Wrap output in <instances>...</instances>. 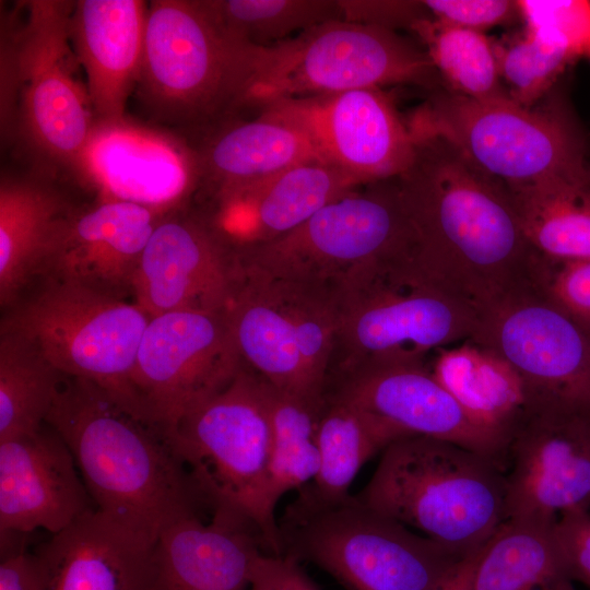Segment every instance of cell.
Listing matches in <instances>:
<instances>
[{
  "mask_svg": "<svg viewBox=\"0 0 590 590\" xmlns=\"http://www.w3.org/2000/svg\"><path fill=\"white\" fill-rule=\"evenodd\" d=\"M411 133L414 156L396 180L414 233V269L479 315L540 283L545 259L527 240L506 187L447 140Z\"/></svg>",
  "mask_w": 590,
  "mask_h": 590,
  "instance_id": "obj_1",
  "label": "cell"
},
{
  "mask_svg": "<svg viewBox=\"0 0 590 590\" xmlns=\"http://www.w3.org/2000/svg\"><path fill=\"white\" fill-rule=\"evenodd\" d=\"M46 424L71 450L95 510L148 543L177 519L211 506L170 432L92 381L64 376Z\"/></svg>",
  "mask_w": 590,
  "mask_h": 590,
  "instance_id": "obj_2",
  "label": "cell"
},
{
  "mask_svg": "<svg viewBox=\"0 0 590 590\" xmlns=\"http://www.w3.org/2000/svg\"><path fill=\"white\" fill-rule=\"evenodd\" d=\"M261 48L231 35L208 0L151 1L134 92L154 119L205 132L247 106Z\"/></svg>",
  "mask_w": 590,
  "mask_h": 590,
  "instance_id": "obj_3",
  "label": "cell"
},
{
  "mask_svg": "<svg viewBox=\"0 0 590 590\" xmlns=\"http://www.w3.org/2000/svg\"><path fill=\"white\" fill-rule=\"evenodd\" d=\"M355 497L460 557L479 548L507 519L505 467L425 436L389 445Z\"/></svg>",
  "mask_w": 590,
  "mask_h": 590,
  "instance_id": "obj_4",
  "label": "cell"
},
{
  "mask_svg": "<svg viewBox=\"0 0 590 590\" xmlns=\"http://www.w3.org/2000/svg\"><path fill=\"white\" fill-rule=\"evenodd\" d=\"M281 555L306 560L345 590H432L462 557L361 503L305 488L278 519Z\"/></svg>",
  "mask_w": 590,
  "mask_h": 590,
  "instance_id": "obj_5",
  "label": "cell"
},
{
  "mask_svg": "<svg viewBox=\"0 0 590 590\" xmlns=\"http://www.w3.org/2000/svg\"><path fill=\"white\" fill-rule=\"evenodd\" d=\"M440 137L506 188L563 179L590 180L585 133L559 98L524 107L511 98L477 101L435 90L406 120Z\"/></svg>",
  "mask_w": 590,
  "mask_h": 590,
  "instance_id": "obj_6",
  "label": "cell"
},
{
  "mask_svg": "<svg viewBox=\"0 0 590 590\" xmlns=\"http://www.w3.org/2000/svg\"><path fill=\"white\" fill-rule=\"evenodd\" d=\"M237 247L244 272L339 290L364 272L412 262L414 233L393 178L350 191L285 235Z\"/></svg>",
  "mask_w": 590,
  "mask_h": 590,
  "instance_id": "obj_7",
  "label": "cell"
},
{
  "mask_svg": "<svg viewBox=\"0 0 590 590\" xmlns=\"http://www.w3.org/2000/svg\"><path fill=\"white\" fill-rule=\"evenodd\" d=\"M169 432L205 500L248 518L267 552L281 555L269 495L271 425L262 379L243 365L227 386L193 406Z\"/></svg>",
  "mask_w": 590,
  "mask_h": 590,
  "instance_id": "obj_8",
  "label": "cell"
},
{
  "mask_svg": "<svg viewBox=\"0 0 590 590\" xmlns=\"http://www.w3.org/2000/svg\"><path fill=\"white\" fill-rule=\"evenodd\" d=\"M341 371L363 365H423L429 352L470 340L479 312L402 262L352 278L339 288Z\"/></svg>",
  "mask_w": 590,
  "mask_h": 590,
  "instance_id": "obj_9",
  "label": "cell"
},
{
  "mask_svg": "<svg viewBox=\"0 0 590 590\" xmlns=\"http://www.w3.org/2000/svg\"><path fill=\"white\" fill-rule=\"evenodd\" d=\"M11 307L1 331L25 339L63 376L94 382L137 413L131 375L151 319L138 304L43 280L37 293Z\"/></svg>",
  "mask_w": 590,
  "mask_h": 590,
  "instance_id": "obj_10",
  "label": "cell"
},
{
  "mask_svg": "<svg viewBox=\"0 0 590 590\" xmlns=\"http://www.w3.org/2000/svg\"><path fill=\"white\" fill-rule=\"evenodd\" d=\"M427 52L396 31L333 20L262 47L247 106L399 84L435 87Z\"/></svg>",
  "mask_w": 590,
  "mask_h": 590,
  "instance_id": "obj_11",
  "label": "cell"
},
{
  "mask_svg": "<svg viewBox=\"0 0 590 590\" xmlns=\"http://www.w3.org/2000/svg\"><path fill=\"white\" fill-rule=\"evenodd\" d=\"M75 1L22 2V24L2 27L1 56L17 92V129L37 154L70 167L83 149L95 115L70 38Z\"/></svg>",
  "mask_w": 590,
  "mask_h": 590,
  "instance_id": "obj_12",
  "label": "cell"
},
{
  "mask_svg": "<svg viewBox=\"0 0 590 590\" xmlns=\"http://www.w3.org/2000/svg\"><path fill=\"white\" fill-rule=\"evenodd\" d=\"M469 341L517 371L535 410L590 418V334L548 297L542 283L512 292L481 312Z\"/></svg>",
  "mask_w": 590,
  "mask_h": 590,
  "instance_id": "obj_13",
  "label": "cell"
},
{
  "mask_svg": "<svg viewBox=\"0 0 590 590\" xmlns=\"http://www.w3.org/2000/svg\"><path fill=\"white\" fill-rule=\"evenodd\" d=\"M243 276L227 309L243 364L286 393L324 402L333 335L320 304L292 281Z\"/></svg>",
  "mask_w": 590,
  "mask_h": 590,
  "instance_id": "obj_14",
  "label": "cell"
},
{
  "mask_svg": "<svg viewBox=\"0 0 590 590\" xmlns=\"http://www.w3.org/2000/svg\"><path fill=\"white\" fill-rule=\"evenodd\" d=\"M243 365L227 310L151 317L131 375L135 412L172 430L188 411L227 386Z\"/></svg>",
  "mask_w": 590,
  "mask_h": 590,
  "instance_id": "obj_15",
  "label": "cell"
},
{
  "mask_svg": "<svg viewBox=\"0 0 590 590\" xmlns=\"http://www.w3.org/2000/svg\"><path fill=\"white\" fill-rule=\"evenodd\" d=\"M70 168L98 201L130 202L164 214L188 206L201 181L193 144L126 115L95 117Z\"/></svg>",
  "mask_w": 590,
  "mask_h": 590,
  "instance_id": "obj_16",
  "label": "cell"
},
{
  "mask_svg": "<svg viewBox=\"0 0 590 590\" xmlns=\"http://www.w3.org/2000/svg\"><path fill=\"white\" fill-rule=\"evenodd\" d=\"M243 278L237 245L211 214L186 206L156 225L131 296L150 317L177 310L226 311Z\"/></svg>",
  "mask_w": 590,
  "mask_h": 590,
  "instance_id": "obj_17",
  "label": "cell"
},
{
  "mask_svg": "<svg viewBox=\"0 0 590 590\" xmlns=\"http://www.w3.org/2000/svg\"><path fill=\"white\" fill-rule=\"evenodd\" d=\"M260 109L303 130L327 162L362 186L397 178L414 156L408 122L381 88L280 101Z\"/></svg>",
  "mask_w": 590,
  "mask_h": 590,
  "instance_id": "obj_18",
  "label": "cell"
},
{
  "mask_svg": "<svg viewBox=\"0 0 590 590\" xmlns=\"http://www.w3.org/2000/svg\"><path fill=\"white\" fill-rule=\"evenodd\" d=\"M507 469V519L590 509V418L535 410L509 444Z\"/></svg>",
  "mask_w": 590,
  "mask_h": 590,
  "instance_id": "obj_19",
  "label": "cell"
},
{
  "mask_svg": "<svg viewBox=\"0 0 590 590\" xmlns=\"http://www.w3.org/2000/svg\"><path fill=\"white\" fill-rule=\"evenodd\" d=\"M165 215L123 201L72 205L52 232L37 279L126 299L143 250Z\"/></svg>",
  "mask_w": 590,
  "mask_h": 590,
  "instance_id": "obj_20",
  "label": "cell"
},
{
  "mask_svg": "<svg viewBox=\"0 0 590 590\" xmlns=\"http://www.w3.org/2000/svg\"><path fill=\"white\" fill-rule=\"evenodd\" d=\"M324 397L345 401L408 436L449 441L507 470L508 444L475 425L423 365H363L340 371Z\"/></svg>",
  "mask_w": 590,
  "mask_h": 590,
  "instance_id": "obj_21",
  "label": "cell"
},
{
  "mask_svg": "<svg viewBox=\"0 0 590 590\" xmlns=\"http://www.w3.org/2000/svg\"><path fill=\"white\" fill-rule=\"evenodd\" d=\"M73 455L49 425L0 441V531L56 534L94 509Z\"/></svg>",
  "mask_w": 590,
  "mask_h": 590,
  "instance_id": "obj_22",
  "label": "cell"
},
{
  "mask_svg": "<svg viewBox=\"0 0 590 590\" xmlns=\"http://www.w3.org/2000/svg\"><path fill=\"white\" fill-rule=\"evenodd\" d=\"M257 526L226 507L199 511L166 527L153 544L154 590H246L260 554Z\"/></svg>",
  "mask_w": 590,
  "mask_h": 590,
  "instance_id": "obj_23",
  "label": "cell"
},
{
  "mask_svg": "<svg viewBox=\"0 0 590 590\" xmlns=\"http://www.w3.org/2000/svg\"><path fill=\"white\" fill-rule=\"evenodd\" d=\"M44 590H154L153 544L94 509L34 553Z\"/></svg>",
  "mask_w": 590,
  "mask_h": 590,
  "instance_id": "obj_24",
  "label": "cell"
},
{
  "mask_svg": "<svg viewBox=\"0 0 590 590\" xmlns=\"http://www.w3.org/2000/svg\"><path fill=\"white\" fill-rule=\"evenodd\" d=\"M146 13L141 0L75 1L70 38L96 118L126 115L140 78Z\"/></svg>",
  "mask_w": 590,
  "mask_h": 590,
  "instance_id": "obj_25",
  "label": "cell"
},
{
  "mask_svg": "<svg viewBox=\"0 0 590 590\" xmlns=\"http://www.w3.org/2000/svg\"><path fill=\"white\" fill-rule=\"evenodd\" d=\"M204 133L208 137L194 145L199 191L210 197L214 209L293 166L324 160L303 130L262 114L252 120H226Z\"/></svg>",
  "mask_w": 590,
  "mask_h": 590,
  "instance_id": "obj_26",
  "label": "cell"
},
{
  "mask_svg": "<svg viewBox=\"0 0 590 590\" xmlns=\"http://www.w3.org/2000/svg\"><path fill=\"white\" fill-rule=\"evenodd\" d=\"M361 186L333 164L312 160L267 179L211 214L237 246L255 245L290 233Z\"/></svg>",
  "mask_w": 590,
  "mask_h": 590,
  "instance_id": "obj_27",
  "label": "cell"
},
{
  "mask_svg": "<svg viewBox=\"0 0 590 590\" xmlns=\"http://www.w3.org/2000/svg\"><path fill=\"white\" fill-rule=\"evenodd\" d=\"M430 373L479 427L508 446L531 413L532 398L517 371L471 341L436 352Z\"/></svg>",
  "mask_w": 590,
  "mask_h": 590,
  "instance_id": "obj_28",
  "label": "cell"
},
{
  "mask_svg": "<svg viewBox=\"0 0 590 590\" xmlns=\"http://www.w3.org/2000/svg\"><path fill=\"white\" fill-rule=\"evenodd\" d=\"M72 205L38 179L2 176L0 184V303L12 306L38 278L46 248Z\"/></svg>",
  "mask_w": 590,
  "mask_h": 590,
  "instance_id": "obj_29",
  "label": "cell"
},
{
  "mask_svg": "<svg viewBox=\"0 0 590 590\" xmlns=\"http://www.w3.org/2000/svg\"><path fill=\"white\" fill-rule=\"evenodd\" d=\"M556 520L503 521L477 551L472 590H555L569 580L554 534Z\"/></svg>",
  "mask_w": 590,
  "mask_h": 590,
  "instance_id": "obj_30",
  "label": "cell"
},
{
  "mask_svg": "<svg viewBox=\"0 0 590 590\" xmlns=\"http://www.w3.org/2000/svg\"><path fill=\"white\" fill-rule=\"evenodd\" d=\"M531 247L545 260L590 259V180L506 188Z\"/></svg>",
  "mask_w": 590,
  "mask_h": 590,
  "instance_id": "obj_31",
  "label": "cell"
},
{
  "mask_svg": "<svg viewBox=\"0 0 590 590\" xmlns=\"http://www.w3.org/2000/svg\"><path fill=\"white\" fill-rule=\"evenodd\" d=\"M406 436L355 405L324 397L317 428L320 467L315 479L303 488L326 500L347 497L361 468Z\"/></svg>",
  "mask_w": 590,
  "mask_h": 590,
  "instance_id": "obj_32",
  "label": "cell"
},
{
  "mask_svg": "<svg viewBox=\"0 0 590 590\" xmlns=\"http://www.w3.org/2000/svg\"><path fill=\"white\" fill-rule=\"evenodd\" d=\"M63 375L25 339L0 334V441L39 430Z\"/></svg>",
  "mask_w": 590,
  "mask_h": 590,
  "instance_id": "obj_33",
  "label": "cell"
},
{
  "mask_svg": "<svg viewBox=\"0 0 590 590\" xmlns=\"http://www.w3.org/2000/svg\"><path fill=\"white\" fill-rule=\"evenodd\" d=\"M262 382L271 425L269 495L276 506L285 493L300 489L319 471L317 428L324 402H312Z\"/></svg>",
  "mask_w": 590,
  "mask_h": 590,
  "instance_id": "obj_34",
  "label": "cell"
},
{
  "mask_svg": "<svg viewBox=\"0 0 590 590\" xmlns=\"http://www.w3.org/2000/svg\"><path fill=\"white\" fill-rule=\"evenodd\" d=\"M411 30L426 47L445 87L477 101L510 98L499 74L493 40L484 33L432 16L417 21Z\"/></svg>",
  "mask_w": 590,
  "mask_h": 590,
  "instance_id": "obj_35",
  "label": "cell"
},
{
  "mask_svg": "<svg viewBox=\"0 0 590 590\" xmlns=\"http://www.w3.org/2000/svg\"><path fill=\"white\" fill-rule=\"evenodd\" d=\"M225 30L256 47H270L319 24L342 20L339 0H208Z\"/></svg>",
  "mask_w": 590,
  "mask_h": 590,
  "instance_id": "obj_36",
  "label": "cell"
},
{
  "mask_svg": "<svg viewBox=\"0 0 590 590\" xmlns=\"http://www.w3.org/2000/svg\"><path fill=\"white\" fill-rule=\"evenodd\" d=\"M502 81L510 98L533 107L576 59L524 28L520 36L493 42Z\"/></svg>",
  "mask_w": 590,
  "mask_h": 590,
  "instance_id": "obj_37",
  "label": "cell"
},
{
  "mask_svg": "<svg viewBox=\"0 0 590 590\" xmlns=\"http://www.w3.org/2000/svg\"><path fill=\"white\" fill-rule=\"evenodd\" d=\"M517 4L527 31L576 60L590 59V2L520 0Z\"/></svg>",
  "mask_w": 590,
  "mask_h": 590,
  "instance_id": "obj_38",
  "label": "cell"
},
{
  "mask_svg": "<svg viewBox=\"0 0 590 590\" xmlns=\"http://www.w3.org/2000/svg\"><path fill=\"white\" fill-rule=\"evenodd\" d=\"M542 283L548 297L590 334V259L546 260Z\"/></svg>",
  "mask_w": 590,
  "mask_h": 590,
  "instance_id": "obj_39",
  "label": "cell"
},
{
  "mask_svg": "<svg viewBox=\"0 0 590 590\" xmlns=\"http://www.w3.org/2000/svg\"><path fill=\"white\" fill-rule=\"evenodd\" d=\"M422 2L433 19L481 33L520 17L517 1L424 0Z\"/></svg>",
  "mask_w": 590,
  "mask_h": 590,
  "instance_id": "obj_40",
  "label": "cell"
},
{
  "mask_svg": "<svg viewBox=\"0 0 590 590\" xmlns=\"http://www.w3.org/2000/svg\"><path fill=\"white\" fill-rule=\"evenodd\" d=\"M554 534L568 579L590 588V509L559 515Z\"/></svg>",
  "mask_w": 590,
  "mask_h": 590,
  "instance_id": "obj_41",
  "label": "cell"
},
{
  "mask_svg": "<svg viewBox=\"0 0 590 590\" xmlns=\"http://www.w3.org/2000/svg\"><path fill=\"white\" fill-rule=\"evenodd\" d=\"M342 20L394 31L409 27L429 17L422 1H358L339 0Z\"/></svg>",
  "mask_w": 590,
  "mask_h": 590,
  "instance_id": "obj_42",
  "label": "cell"
},
{
  "mask_svg": "<svg viewBox=\"0 0 590 590\" xmlns=\"http://www.w3.org/2000/svg\"><path fill=\"white\" fill-rule=\"evenodd\" d=\"M250 590H318L298 560L262 553L251 575Z\"/></svg>",
  "mask_w": 590,
  "mask_h": 590,
  "instance_id": "obj_43",
  "label": "cell"
},
{
  "mask_svg": "<svg viewBox=\"0 0 590 590\" xmlns=\"http://www.w3.org/2000/svg\"><path fill=\"white\" fill-rule=\"evenodd\" d=\"M0 590H44L34 554L20 550L1 555Z\"/></svg>",
  "mask_w": 590,
  "mask_h": 590,
  "instance_id": "obj_44",
  "label": "cell"
},
{
  "mask_svg": "<svg viewBox=\"0 0 590 590\" xmlns=\"http://www.w3.org/2000/svg\"><path fill=\"white\" fill-rule=\"evenodd\" d=\"M479 548L459 559L432 590H472V576Z\"/></svg>",
  "mask_w": 590,
  "mask_h": 590,
  "instance_id": "obj_45",
  "label": "cell"
},
{
  "mask_svg": "<svg viewBox=\"0 0 590 590\" xmlns=\"http://www.w3.org/2000/svg\"><path fill=\"white\" fill-rule=\"evenodd\" d=\"M555 590H576L573 582L569 580L562 581Z\"/></svg>",
  "mask_w": 590,
  "mask_h": 590,
  "instance_id": "obj_46",
  "label": "cell"
}]
</instances>
